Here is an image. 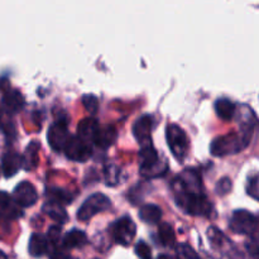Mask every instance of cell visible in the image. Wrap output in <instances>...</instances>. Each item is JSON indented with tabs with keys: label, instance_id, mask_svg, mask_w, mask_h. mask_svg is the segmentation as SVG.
<instances>
[{
	"label": "cell",
	"instance_id": "cell-1",
	"mask_svg": "<svg viewBox=\"0 0 259 259\" xmlns=\"http://www.w3.org/2000/svg\"><path fill=\"white\" fill-rule=\"evenodd\" d=\"M175 196L177 205L190 215L209 218L214 211V206L204 192H184L175 194Z\"/></svg>",
	"mask_w": 259,
	"mask_h": 259
},
{
	"label": "cell",
	"instance_id": "cell-2",
	"mask_svg": "<svg viewBox=\"0 0 259 259\" xmlns=\"http://www.w3.org/2000/svg\"><path fill=\"white\" fill-rule=\"evenodd\" d=\"M245 144L243 139L238 133L225 134L214 139L210 147V152L215 157H225L230 154H235L245 148Z\"/></svg>",
	"mask_w": 259,
	"mask_h": 259
},
{
	"label": "cell",
	"instance_id": "cell-3",
	"mask_svg": "<svg viewBox=\"0 0 259 259\" xmlns=\"http://www.w3.org/2000/svg\"><path fill=\"white\" fill-rule=\"evenodd\" d=\"M166 138L175 158L180 162L184 161L189 149V139L184 129L177 124H169L166 128Z\"/></svg>",
	"mask_w": 259,
	"mask_h": 259
},
{
	"label": "cell",
	"instance_id": "cell-4",
	"mask_svg": "<svg viewBox=\"0 0 259 259\" xmlns=\"http://www.w3.org/2000/svg\"><path fill=\"white\" fill-rule=\"evenodd\" d=\"M110 207V200L103 194H94L85 200L77 211V219L80 222H89L95 215L105 211Z\"/></svg>",
	"mask_w": 259,
	"mask_h": 259
},
{
	"label": "cell",
	"instance_id": "cell-5",
	"mask_svg": "<svg viewBox=\"0 0 259 259\" xmlns=\"http://www.w3.org/2000/svg\"><path fill=\"white\" fill-rule=\"evenodd\" d=\"M229 227L237 234L254 235L257 234L258 219L254 214L247 210H237L233 212Z\"/></svg>",
	"mask_w": 259,
	"mask_h": 259
},
{
	"label": "cell",
	"instance_id": "cell-6",
	"mask_svg": "<svg viewBox=\"0 0 259 259\" xmlns=\"http://www.w3.org/2000/svg\"><path fill=\"white\" fill-rule=\"evenodd\" d=\"M141 158V174L144 177H157L159 176V157L152 143L141 146L139 152Z\"/></svg>",
	"mask_w": 259,
	"mask_h": 259
},
{
	"label": "cell",
	"instance_id": "cell-7",
	"mask_svg": "<svg viewBox=\"0 0 259 259\" xmlns=\"http://www.w3.org/2000/svg\"><path fill=\"white\" fill-rule=\"evenodd\" d=\"M63 151L68 159L76 162H86L93 156L91 144L77 136H70Z\"/></svg>",
	"mask_w": 259,
	"mask_h": 259
},
{
	"label": "cell",
	"instance_id": "cell-8",
	"mask_svg": "<svg viewBox=\"0 0 259 259\" xmlns=\"http://www.w3.org/2000/svg\"><path fill=\"white\" fill-rule=\"evenodd\" d=\"M136 223L129 217H123L116 220L114 223L113 228H111V234H113L114 240L118 244L124 245V247H126V245L133 242L134 238H136Z\"/></svg>",
	"mask_w": 259,
	"mask_h": 259
},
{
	"label": "cell",
	"instance_id": "cell-9",
	"mask_svg": "<svg viewBox=\"0 0 259 259\" xmlns=\"http://www.w3.org/2000/svg\"><path fill=\"white\" fill-rule=\"evenodd\" d=\"M70 134L66 120H58L50 126L47 133V141L55 152H62L67 143Z\"/></svg>",
	"mask_w": 259,
	"mask_h": 259
},
{
	"label": "cell",
	"instance_id": "cell-10",
	"mask_svg": "<svg viewBox=\"0 0 259 259\" xmlns=\"http://www.w3.org/2000/svg\"><path fill=\"white\" fill-rule=\"evenodd\" d=\"M13 197L17 205L22 207H30L37 202L38 200V192L35 187L33 186L30 182L22 181L13 192Z\"/></svg>",
	"mask_w": 259,
	"mask_h": 259
},
{
	"label": "cell",
	"instance_id": "cell-11",
	"mask_svg": "<svg viewBox=\"0 0 259 259\" xmlns=\"http://www.w3.org/2000/svg\"><path fill=\"white\" fill-rule=\"evenodd\" d=\"M239 129L240 132L238 134L240 136V138L243 139L245 146H248L252 139L253 133H254V128L255 124H257V119H255L254 113L250 108L248 106H242V110H240L239 116Z\"/></svg>",
	"mask_w": 259,
	"mask_h": 259
},
{
	"label": "cell",
	"instance_id": "cell-12",
	"mask_svg": "<svg viewBox=\"0 0 259 259\" xmlns=\"http://www.w3.org/2000/svg\"><path fill=\"white\" fill-rule=\"evenodd\" d=\"M154 119L152 115H142L141 118L137 119L133 124V136L136 137L137 141L139 142L141 146L144 144L152 143L151 142V134L152 129H153Z\"/></svg>",
	"mask_w": 259,
	"mask_h": 259
},
{
	"label": "cell",
	"instance_id": "cell-13",
	"mask_svg": "<svg viewBox=\"0 0 259 259\" xmlns=\"http://www.w3.org/2000/svg\"><path fill=\"white\" fill-rule=\"evenodd\" d=\"M115 139H116L115 128H114L113 125H108V126H99L95 136H94L93 142L95 146L99 147V148L106 149L110 146H113Z\"/></svg>",
	"mask_w": 259,
	"mask_h": 259
},
{
	"label": "cell",
	"instance_id": "cell-14",
	"mask_svg": "<svg viewBox=\"0 0 259 259\" xmlns=\"http://www.w3.org/2000/svg\"><path fill=\"white\" fill-rule=\"evenodd\" d=\"M23 167V158L15 152H8L2 158V171L5 177H12Z\"/></svg>",
	"mask_w": 259,
	"mask_h": 259
},
{
	"label": "cell",
	"instance_id": "cell-15",
	"mask_svg": "<svg viewBox=\"0 0 259 259\" xmlns=\"http://www.w3.org/2000/svg\"><path fill=\"white\" fill-rule=\"evenodd\" d=\"M3 106L9 114H17L24 108V96L18 90H9L3 96Z\"/></svg>",
	"mask_w": 259,
	"mask_h": 259
},
{
	"label": "cell",
	"instance_id": "cell-16",
	"mask_svg": "<svg viewBox=\"0 0 259 259\" xmlns=\"http://www.w3.org/2000/svg\"><path fill=\"white\" fill-rule=\"evenodd\" d=\"M99 123L96 119L94 118H86L78 123L77 125V137H80L81 139L86 142H93L94 136H95L96 131L99 128Z\"/></svg>",
	"mask_w": 259,
	"mask_h": 259
},
{
	"label": "cell",
	"instance_id": "cell-17",
	"mask_svg": "<svg viewBox=\"0 0 259 259\" xmlns=\"http://www.w3.org/2000/svg\"><path fill=\"white\" fill-rule=\"evenodd\" d=\"M86 243H88V237L85 233L80 229H72L65 235L62 245L66 249H75V248L83 247Z\"/></svg>",
	"mask_w": 259,
	"mask_h": 259
},
{
	"label": "cell",
	"instance_id": "cell-18",
	"mask_svg": "<svg viewBox=\"0 0 259 259\" xmlns=\"http://www.w3.org/2000/svg\"><path fill=\"white\" fill-rule=\"evenodd\" d=\"M48 249V240L45 235L34 234L30 237L29 239V245H28V250H29V254L33 257H42L43 254H46Z\"/></svg>",
	"mask_w": 259,
	"mask_h": 259
},
{
	"label": "cell",
	"instance_id": "cell-19",
	"mask_svg": "<svg viewBox=\"0 0 259 259\" xmlns=\"http://www.w3.org/2000/svg\"><path fill=\"white\" fill-rule=\"evenodd\" d=\"M139 218L148 224H158L162 219V210L154 204H147L139 210Z\"/></svg>",
	"mask_w": 259,
	"mask_h": 259
},
{
	"label": "cell",
	"instance_id": "cell-20",
	"mask_svg": "<svg viewBox=\"0 0 259 259\" xmlns=\"http://www.w3.org/2000/svg\"><path fill=\"white\" fill-rule=\"evenodd\" d=\"M215 111L223 120H232L235 115V105L229 99L222 98L215 101Z\"/></svg>",
	"mask_w": 259,
	"mask_h": 259
},
{
	"label": "cell",
	"instance_id": "cell-21",
	"mask_svg": "<svg viewBox=\"0 0 259 259\" xmlns=\"http://www.w3.org/2000/svg\"><path fill=\"white\" fill-rule=\"evenodd\" d=\"M43 210H45V212L51 218V219L60 223V224H65V223L68 220V215L67 212L65 211L62 205L56 204V202H52V201H48L47 204L45 205V207H43Z\"/></svg>",
	"mask_w": 259,
	"mask_h": 259
},
{
	"label": "cell",
	"instance_id": "cell-22",
	"mask_svg": "<svg viewBox=\"0 0 259 259\" xmlns=\"http://www.w3.org/2000/svg\"><path fill=\"white\" fill-rule=\"evenodd\" d=\"M39 143L37 142H32L29 146L25 149V154L23 158V167H24L27 171H32L33 168H35L38 164V149H39Z\"/></svg>",
	"mask_w": 259,
	"mask_h": 259
},
{
	"label": "cell",
	"instance_id": "cell-23",
	"mask_svg": "<svg viewBox=\"0 0 259 259\" xmlns=\"http://www.w3.org/2000/svg\"><path fill=\"white\" fill-rule=\"evenodd\" d=\"M158 238L164 247H172L176 243V235H175L174 228L167 223H162L158 228Z\"/></svg>",
	"mask_w": 259,
	"mask_h": 259
},
{
	"label": "cell",
	"instance_id": "cell-24",
	"mask_svg": "<svg viewBox=\"0 0 259 259\" xmlns=\"http://www.w3.org/2000/svg\"><path fill=\"white\" fill-rule=\"evenodd\" d=\"M50 195V201L56 202V204H71L73 200V196L68 191L61 189H51L48 190Z\"/></svg>",
	"mask_w": 259,
	"mask_h": 259
},
{
	"label": "cell",
	"instance_id": "cell-25",
	"mask_svg": "<svg viewBox=\"0 0 259 259\" xmlns=\"http://www.w3.org/2000/svg\"><path fill=\"white\" fill-rule=\"evenodd\" d=\"M176 254L177 259H200L199 254L195 252L194 248L190 247L186 243H181V244L177 245Z\"/></svg>",
	"mask_w": 259,
	"mask_h": 259
},
{
	"label": "cell",
	"instance_id": "cell-26",
	"mask_svg": "<svg viewBox=\"0 0 259 259\" xmlns=\"http://www.w3.org/2000/svg\"><path fill=\"white\" fill-rule=\"evenodd\" d=\"M104 174H105V182L108 186H115L119 182L120 169L115 164H109V166H106Z\"/></svg>",
	"mask_w": 259,
	"mask_h": 259
},
{
	"label": "cell",
	"instance_id": "cell-27",
	"mask_svg": "<svg viewBox=\"0 0 259 259\" xmlns=\"http://www.w3.org/2000/svg\"><path fill=\"white\" fill-rule=\"evenodd\" d=\"M9 210H12V197L4 191H0V214L8 215V217H12ZM13 212H15V210H12ZM17 214V212H15ZM18 215V214H17Z\"/></svg>",
	"mask_w": 259,
	"mask_h": 259
},
{
	"label": "cell",
	"instance_id": "cell-28",
	"mask_svg": "<svg viewBox=\"0 0 259 259\" xmlns=\"http://www.w3.org/2000/svg\"><path fill=\"white\" fill-rule=\"evenodd\" d=\"M82 105L85 106V109L90 114L98 113L99 101L98 98L95 95H93V94H88V95L82 96Z\"/></svg>",
	"mask_w": 259,
	"mask_h": 259
},
{
	"label": "cell",
	"instance_id": "cell-29",
	"mask_svg": "<svg viewBox=\"0 0 259 259\" xmlns=\"http://www.w3.org/2000/svg\"><path fill=\"white\" fill-rule=\"evenodd\" d=\"M136 254L141 259H152V250L147 243L138 242L136 245Z\"/></svg>",
	"mask_w": 259,
	"mask_h": 259
},
{
	"label": "cell",
	"instance_id": "cell-30",
	"mask_svg": "<svg viewBox=\"0 0 259 259\" xmlns=\"http://www.w3.org/2000/svg\"><path fill=\"white\" fill-rule=\"evenodd\" d=\"M230 190H232V181L229 179H227V177L220 180L217 184V187H215L217 194L222 195V196L223 195H227L228 192H230Z\"/></svg>",
	"mask_w": 259,
	"mask_h": 259
},
{
	"label": "cell",
	"instance_id": "cell-31",
	"mask_svg": "<svg viewBox=\"0 0 259 259\" xmlns=\"http://www.w3.org/2000/svg\"><path fill=\"white\" fill-rule=\"evenodd\" d=\"M258 175H254L253 177H250L249 182H248V187H247V192L253 197L254 200H258Z\"/></svg>",
	"mask_w": 259,
	"mask_h": 259
},
{
	"label": "cell",
	"instance_id": "cell-32",
	"mask_svg": "<svg viewBox=\"0 0 259 259\" xmlns=\"http://www.w3.org/2000/svg\"><path fill=\"white\" fill-rule=\"evenodd\" d=\"M50 259H70V257H68L67 253H65L63 250L55 249L52 254H51Z\"/></svg>",
	"mask_w": 259,
	"mask_h": 259
},
{
	"label": "cell",
	"instance_id": "cell-33",
	"mask_svg": "<svg viewBox=\"0 0 259 259\" xmlns=\"http://www.w3.org/2000/svg\"><path fill=\"white\" fill-rule=\"evenodd\" d=\"M157 259H176V258H174L172 255H168V254H161L158 255V258Z\"/></svg>",
	"mask_w": 259,
	"mask_h": 259
},
{
	"label": "cell",
	"instance_id": "cell-34",
	"mask_svg": "<svg viewBox=\"0 0 259 259\" xmlns=\"http://www.w3.org/2000/svg\"><path fill=\"white\" fill-rule=\"evenodd\" d=\"M0 259H8V258H7V255H5L4 253L2 252V250H0Z\"/></svg>",
	"mask_w": 259,
	"mask_h": 259
},
{
	"label": "cell",
	"instance_id": "cell-35",
	"mask_svg": "<svg viewBox=\"0 0 259 259\" xmlns=\"http://www.w3.org/2000/svg\"><path fill=\"white\" fill-rule=\"evenodd\" d=\"M0 118H2V110H0Z\"/></svg>",
	"mask_w": 259,
	"mask_h": 259
}]
</instances>
